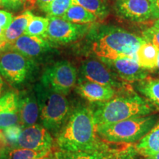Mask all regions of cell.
<instances>
[{
  "mask_svg": "<svg viewBox=\"0 0 159 159\" xmlns=\"http://www.w3.org/2000/svg\"><path fill=\"white\" fill-rule=\"evenodd\" d=\"M0 7H2V0H0Z\"/></svg>",
  "mask_w": 159,
  "mask_h": 159,
  "instance_id": "60d3db41",
  "label": "cell"
},
{
  "mask_svg": "<svg viewBox=\"0 0 159 159\" xmlns=\"http://www.w3.org/2000/svg\"><path fill=\"white\" fill-rule=\"evenodd\" d=\"M107 66L121 78L129 83H134L149 77L150 71L142 68L136 61L127 57L116 59H100Z\"/></svg>",
  "mask_w": 159,
  "mask_h": 159,
  "instance_id": "7c38bea8",
  "label": "cell"
},
{
  "mask_svg": "<svg viewBox=\"0 0 159 159\" xmlns=\"http://www.w3.org/2000/svg\"><path fill=\"white\" fill-rule=\"evenodd\" d=\"M33 16L34 15L30 11H27L13 18V21L4 32V40L9 44H11L16 40L25 34L27 25Z\"/></svg>",
  "mask_w": 159,
  "mask_h": 159,
  "instance_id": "ffe728a7",
  "label": "cell"
},
{
  "mask_svg": "<svg viewBox=\"0 0 159 159\" xmlns=\"http://www.w3.org/2000/svg\"><path fill=\"white\" fill-rule=\"evenodd\" d=\"M13 148L37 151H52L55 139L50 132L41 124L21 128L13 142Z\"/></svg>",
  "mask_w": 159,
  "mask_h": 159,
  "instance_id": "9c48e42d",
  "label": "cell"
},
{
  "mask_svg": "<svg viewBox=\"0 0 159 159\" xmlns=\"http://www.w3.org/2000/svg\"><path fill=\"white\" fill-rule=\"evenodd\" d=\"M4 32H5V30H2L1 28V27H0V39H4V38H3Z\"/></svg>",
  "mask_w": 159,
  "mask_h": 159,
  "instance_id": "ab89813d",
  "label": "cell"
},
{
  "mask_svg": "<svg viewBox=\"0 0 159 159\" xmlns=\"http://www.w3.org/2000/svg\"><path fill=\"white\" fill-rule=\"evenodd\" d=\"M72 2L94 14L98 20L105 19L109 13L108 5L105 0H72Z\"/></svg>",
  "mask_w": 159,
  "mask_h": 159,
  "instance_id": "603a6c76",
  "label": "cell"
},
{
  "mask_svg": "<svg viewBox=\"0 0 159 159\" xmlns=\"http://www.w3.org/2000/svg\"><path fill=\"white\" fill-rule=\"evenodd\" d=\"M72 3V0H53L42 11L48 18H62Z\"/></svg>",
  "mask_w": 159,
  "mask_h": 159,
  "instance_id": "484cf974",
  "label": "cell"
},
{
  "mask_svg": "<svg viewBox=\"0 0 159 159\" xmlns=\"http://www.w3.org/2000/svg\"><path fill=\"white\" fill-rule=\"evenodd\" d=\"M49 25V18L33 16L27 25L25 34L30 36L41 37L46 39Z\"/></svg>",
  "mask_w": 159,
  "mask_h": 159,
  "instance_id": "d4e9b609",
  "label": "cell"
},
{
  "mask_svg": "<svg viewBox=\"0 0 159 159\" xmlns=\"http://www.w3.org/2000/svg\"><path fill=\"white\" fill-rule=\"evenodd\" d=\"M35 68L33 59L16 52H7L0 56V75L14 86L22 85L28 80Z\"/></svg>",
  "mask_w": 159,
  "mask_h": 159,
  "instance_id": "52a82bcc",
  "label": "cell"
},
{
  "mask_svg": "<svg viewBox=\"0 0 159 159\" xmlns=\"http://www.w3.org/2000/svg\"><path fill=\"white\" fill-rule=\"evenodd\" d=\"M12 51L16 52L29 58H35L50 49V44L41 37L23 35L9 45Z\"/></svg>",
  "mask_w": 159,
  "mask_h": 159,
  "instance_id": "9a60e30c",
  "label": "cell"
},
{
  "mask_svg": "<svg viewBox=\"0 0 159 159\" xmlns=\"http://www.w3.org/2000/svg\"><path fill=\"white\" fill-rule=\"evenodd\" d=\"M153 27H157V28H159V19L155 20L154 23H153Z\"/></svg>",
  "mask_w": 159,
  "mask_h": 159,
  "instance_id": "74e56055",
  "label": "cell"
},
{
  "mask_svg": "<svg viewBox=\"0 0 159 159\" xmlns=\"http://www.w3.org/2000/svg\"><path fill=\"white\" fill-rule=\"evenodd\" d=\"M75 89L80 96L92 103L106 102L122 92L111 87L81 79L77 80Z\"/></svg>",
  "mask_w": 159,
  "mask_h": 159,
  "instance_id": "4fadbf2b",
  "label": "cell"
},
{
  "mask_svg": "<svg viewBox=\"0 0 159 159\" xmlns=\"http://www.w3.org/2000/svg\"><path fill=\"white\" fill-rule=\"evenodd\" d=\"M134 87L141 96L159 111V77H148L134 83Z\"/></svg>",
  "mask_w": 159,
  "mask_h": 159,
  "instance_id": "e0dca14e",
  "label": "cell"
},
{
  "mask_svg": "<svg viewBox=\"0 0 159 159\" xmlns=\"http://www.w3.org/2000/svg\"><path fill=\"white\" fill-rule=\"evenodd\" d=\"M88 29V25H77L63 18L50 17L46 40L54 44H66L77 41Z\"/></svg>",
  "mask_w": 159,
  "mask_h": 159,
  "instance_id": "30bf717a",
  "label": "cell"
},
{
  "mask_svg": "<svg viewBox=\"0 0 159 159\" xmlns=\"http://www.w3.org/2000/svg\"><path fill=\"white\" fill-rule=\"evenodd\" d=\"M4 91V80L2 77L0 75V98L2 97V93Z\"/></svg>",
  "mask_w": 159,
  "mask_h": 159,
  "instance_id": "e575fe53",
  "label": "cell"
},
{
  "mask_svg": "<svg viewBox=\"0 0 159 159\" xmlns=\"http://www.w3.org/2000/svg\"><path fill=\"white\" fill-rule=\"evenodd\" d=\"M62 18L69 22L77 25H88L98 20L94 14L76 4H72Z\"/></svg>",
  "mask_w": 159,
  "mask_h": 159,
  "instance_id": "7402d4cb",
  "label": "cell"
},
{
  "mask_svg": "<svg viewBox=\"0 0 159 159\" xmlns=\"http://www.w3.org/2000/svg\"><path fill=\"white\" fill-rule=\"evenodd\" d=\"M159 120V114L135 116L110 125L96 126L97 134L104 142L115 144L137 143Z\"/></svg>",
  "mask_w": 159,
  "mask_h": 159,
  "instance_id": "277c9868",
  "label": "cell"
},
{
  "mask_svg": "<svg viewBox=\"0 0 159 159\" xmlns=\"http://www.w3.org/2000/svg\"><path fill=\"white\" fill-rule=\"evenodd\" d=\"M10 148H11V145L9 144L5 133L0 130V158L7 152Z\"/></svg>",
  "mask_w": 159,
  "mask_h": 159,
  "instance_id": "f1b7e54d",
  "label": "cell"
},
{
  "mask_svg": "<svg viewBox=\"0 0 159 159\" xmlns=\"http://www.w3.org/2000/svg\"><path fill=\"white\" fill-rule=\"evenodd\" d=\"M91 108L96 126L158 112L148 100L134 92L133 89L119 93L106 102L93 103Z\"/></svg>",
  "mask_w": 159,
  "mask_h": 159,
  "instance_id": "7a4b0ae2",
  "label": "cell"
},
{
  "mask_svg": "<svg viewBox=\"0 0 159 159\" xmlns=\"http://www.w3.org/2000/svg\"><path fill=\"white\" fill-rule=\"evenodd\" d=\"M144 159H159V152H158V153L156 154L152 155V156L145 157Z\"/></svg>",
  "mask_w": 159,
  "mask_h": 159,
  "instance_id": "8d00e7d4",
  "label": "cell"
},
{
  "mask_svg": "<svg viewBox=\"0 0 159 159\" xmlns=\"http://www.w3.org/2000/svg\"><path fill=\"white\" fill-rule=\"evenodd\" d=\"M142 36L144 38L146 41L154 43L159 48V28L153 26L148 27L142 31Z\"/></svg>",
  "mask_w": 159,
  "mask_h": 159,
  "instance_id": "4316f807",
  "label": "cell"
},
{
  "mask_svg": "<svg viewBox=\"0 0 159 159\" xmlns=\"http://www.w3.org/2000/svg\"><path fill=\"white\" fill-rule=\"evenodd\" d=\"M112 159H139L131 152H117Z\"/></svg>",
  "mask_w": 159,
  "mask_h": 159,
  "instance_id": "1f68e13d",
  "label": "cell"
},
{
  "mask_svg": "<svg viewBox=\"0 0 159 159\" xmlns=\"http://www.w3.org/2000/svg\"><path fill=\"white\" fill-rule=\"evenodd\" d=\"M39 106L40 124L56 136L68 119L71 107L65 95L58 94L41 84L34 87Z\"/></svg>",
  "mask_w": 159,
  "mask_h": 159,
  "instance_id": "5b68a950",
  "label": "cell"
},
{
  "mask_svg": "<svg viewBox=\"0 0 159 159\" xmlns=\"http://www.w3.org/2000/svg\"><path fill=\"white\" fill-rule=\"evenodd\" d=\"M52 151H37L20 148H10L0 159H41Z\"/></svg>",
  "mask_w": 159,
  "mask_h": 159,
  "instance_id": "cb8c5ba5",
  "label": "cell"
},
{
  "mask_svg": "<svg viewBox=\"0 0 159 159\" xmlns=\"http://www.w3.org/2000/svg\"><path fill=\"white\" fill-rule=\"evenodd\" d=\"M80 76L79 79L111 87L119 91L133 89L129 83L119 78L99 58L92 57L83 61L80 69Z\"/></svg>",
  "mask_w": 159,
  "mask_h": 159,
  "instance_id": "ba28073f",
  "label": "cell"
},
{
  "mask_svg": "<svg viewBox=\"0 0 159 159\" xmlns=\"http://www.w3.org/2000/svg\"><path fill=\"white\" fill-rule=\"evenodd\" d=\"M114 8L117 16L128 21L142 23L152 20L150 0H116Z\"/></svg>",
  "mask_w": 159,
  "mask_h": 159,
  "instance_id": "8fae6325",
  "label": "cell"
},
{
  "mask_svg": "<svg viewBox=\"0 0 159 159\" xmlns=\"http://www.w3.org/2000/svg\"><path fill=\"white\" fill-rule=\"evenodd\" d=\"M134 148L137 153L144 158L159 152V120Z\"/></svg>",
  "mask_w": 159,
  "mask_h": 159,
  "instance_id": "ac0fdd59",
  "label": "cell"
},
{
  "mask_svg": "<svg viewBox=\"0 0 159 159\" xmlns=\"http://www.w3.org/2000/svg\"><path fill=\"white\" fill-rule=\"evenodd\" d=\"M144 38L115 26H107L97 32L91 49L99 59L127 57L137 61L136 53Z\"/></svg>",
  "mask_w": 159,
  "mask_h": 159,
  "instance_id": "3957f363",
  "label": "cell"
},
{
  "mask_svg": "<svg viewBox=\"0 0 159 159\" xmlns=\"http://www.w3.org/2000/svg\"><path fill=\"white\" fill-rule=\"evenodd\" d=\"M156 72L159 75V49H158V62H157V68L156 69Z\"/></svg>",
  "mask_w": 159,
  "mask_h": 159,
  "instance_id": "f35d334b",
  "label": "cell"
},
{
  "mask_svg": "<svg viewBox=\"0 0 159 159\" xmlns=\"http://www.w3.org/2000/svg\"><path fill=\"white\" fill-rule=\"evenodd\" d=\"M19 124V94L9 91L0 98V130H7Z\"/></svg>",
  "mask_w": 159,
  "mask_h": 159,
  "instance_id": "5bb4252c",
  "label": "cell"
},
{
  "mask_svg": "<svg viewBox=\"0 0 159 159\" xmlns=\"http://www.w3.org/2000/svg\"><path fill=\"white\" fill-rule=\"evenodd\" d=\"M0 40H4V39H0Z\"/></svg>",
  "mask_w": 159,
  "mask_h": 159,
  "instance_id": "b9f144b4",
  "label": "cell"
},
{
  "mask_svg": "<svg viewBox=\"0 0 159 159\" xmlns=\"http://www.w3.org/2000/svg\"><path fill=\"white\" fill-rule=\"evenodd\" d=\"M116 154V152L110 148L78 152L59 150L55 152L56 159H112Z\"/></svg>",
  "mask_w": 159,
  "mask_h": 159,
  "instance_id": "44dd1931",
  "label": "cell"
},
{
  "mask_svg": "<svg viewBox=\"0 0 159 159\" xmlns=\"http://www.w3.org/2000/svg\"><path fill=\"white\" fill-rule=\"evenodd\" d=\"M103 142L97 134L92 109L85 105L72 108L64 125L55 136L57 148L66 152L109 148Z\"/></svg>",
  "mask_w": 159,
  "mask_h": 159,
  "instance_id": "6da1fadb",
  "label": "cell"
},
{
  "mask_svg": "<svg viewBox=\"0 0 159 159\" xmlns=\"http://www.w3.org/2000/svg\"><path fill=\"white\" fill-rule=\"evenodd\" d=\"M9 43L5 41V40H0V54L6 50L7 48H9Z\"/></svg>",
  "mask_w": 159,
  "mask_h": 159,
  "instance_id": "836d02e7",
  "label": "cell"
},
{
  "mask_svg": "<svg viewBox=\"0 0 159 159\" xmlns=\"http://www.w3.org/2000/svg\"><path fill=\"white\" fill-rule=\"evenodd\" d=\"M41 159H56L55 158V152H50V153L47 155V156L43 157V158H41Z\"/></svg>",
  "mask_w": 159,
  "mask_h": 159,
  "instance_id": "d590c367",
  "label": "cell"
},
{
  "mask_svg": "<svg viewBox=\"0 0 159 159\" xmlns=\"http://www.w3.org/2000/svg\"><path fill=\"white\" fill-rule=\"evenodd\" d=\"M152 9V19H159V0H150Z\"/></svg>",
  "mask_w": 159,
  "mask_h": 159,
  "instance_id": "4dcf8cb0",
  "label": "cell"
},
{
  "mask_svg": "<svg viewBox=\"0 0 159 159\" xmlns=\"http://www.w3.org/2000/svg\"><path fill=\"white\" fill-rule=\"evenodd\" d=\"M77 83V69L68 61H57L47 67L41 77L43 86L65 96L75 88Z\"/></svg>",
  "mask_w": 159,
  "mask_h": 159,
  "instance_id": "8992f818",
  "label": "cell"
},
{
  "mask_svg": "<svg viewBox=\"0 0 159 159\" xmlns=\"http://www.w3.org/2000/svg\"><path fill=\"white\" fill-rule=\"evenodd\" d=\"M26 0H2V7L8 9H16L24 5Z\"/></svg>",
  "mask_w": 159,
  "mask_h": 159,
  "instance_id": "f546056e",
  "label": "cell"
},
{
  "mask_svg": "<svg viewBox=\"0 0 159 159\" xmlns=\"http://www.w3.org/2000/svg\"><path fill=\"white\" fill-rule=\"evenodd\" d=\"M13 16L9 12L0 10V27L5 30L13 21Z\"/></svg>",
  "mask_w": 159,
  "mask_h": 159,
  "instance_id": "83f0119b",
  "label": "cell"
},
{
  "mask_svg": "<svg viewBox=\"0 0 159 159\" xmlns=\"http://www.w3.org/2000/svg\"><path fill=\"white\" fill-rule=\"evenodd\" d=\"M53 0H35V4L42 11L44 7H47L49 3H51Z\"/></svg>",
  "mask_w": 159,
  "mask_h": 159,
  "instance_id": "d6a6232c",
  "label": "cell"
},
{
  "mask_svg": "<svg viewBox=\"0 0 159 159\" xmlns=\"http://www.w3.org/2000/svg\"><path fill=\"white\" fill-rule=\"evenodd\" d=\"M159 48L154 43L146 41L140 45L136 53L137 63L146 70L156 71Z\"/></svg>",
  "mask_w": 159,
  "mask_h": 159,
  "instance_id": "d6986e66",
  "label": "cell"
},
{
  "mask_svg": "<svg viewBox=\"0 0 159 159\" xmlns=\"http://www.w3.org/2000/svg\"><path fill=\"white\" fill-rule=\"evenodd\" d=\"M19 125L21 128L37 124L39 120V106L34 92L25 91L19 94Z\"/></svg>",
  "mask_w": 159,
  "mask_h": 159,
  "instance_id": "2e32d148",
  "label": "cell"
}]
</instances>
